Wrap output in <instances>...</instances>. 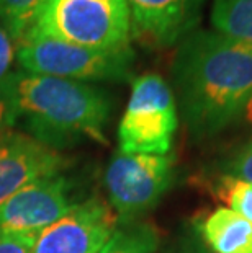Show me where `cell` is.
<instances>
[{"label":"cell","mask_w":252,"mask_h":253,"mask_svg":"<svg viewBox=\"0 0 252 253\" xmlns=\"http://www.w3.org/2000/svg\"><path fill=\"white\" fill-rule=\"evenodd\" d=\"M25 36L52 38L92 49L128 47L130 8L126 0H46Z\"/></svg>","instance_id":"3"},{"label":"cell","mask_w":252,"mask_h":253,"mask_svg":"<svg viewBox=\"0 0 252 253\" xmlns=\"http://www.w3.org/2000/svg\"><path fill=\"white\" fill-rule=\"evenodd\" d=\"M18 121L17 106H15L13 90L10 84V77L7 75L0 82V136L12 131L15 123Z\"/></svg>","instance_id":"17"},{"label":"cell","mask_w":252,"mask_h":253,"mask_svg":"<svg viewBox=\"0 0 252 253\" xmlns=\"http://www.w3.org/2000/svg\"><path fill=\"white\" fill-rule=\"evenodd\" d=\"M241 120H243L248 126H252V96L249 98L248 105H246V110H244L243 118H241Z\"/></svg>","instance_id":"21"},{"label":"cell","mask_w":252,"mask_h":253,"mask_svg":"<svg viewBox=\"0 0 252 253\" xmlns=\"http://www.w3.org/2000/svg\"><path fill=\"white\" fill-rule=\"evenodd\" d=\"M213 28L252 44V0H213Z\"/></svg>","instance_id":"12"},{"label":"cell","mask_w":252,"mask_h":253,"mask_svg":"<svg viewBox=\"0 0 252 253\" xmlns=\"http://www.w3.org/2000/svg\"><path fill=\"white\" fill-rule=\"evenodd\" d=\"M17 61L23 72L95 82L131 80L135 52L131 46L120 49H92L45 36H25L17 42Z\"/></svg>","instance_id":"4"},{"label":"cell","mask_w":252,"mask_h":253,"mask_svg":"<svg viewBox=\"0 0 252 253\" xmlns=\"http://www.w3.org/2000/svg\"><path fill=\"white\" fill-rule=\"evenodd\" d=\"M179 111L172 88L157 74L133 80V90L118 127L120 150L125 154L165 155L172 149Z\"/></svg>","instance_id":"5"},{"label":"cell","mask_w":252,"mask_h":253,"mask_svg":"<svg viewBox=\"0 0 252 253\" xmlns=\"http://www.w3.org/2000/svg\"><path fill=\"white\" fill-rule=\"evenodd\" d=\"M159 237L151 225L128 222L115 229L100 253H155Z\"/></svg>","instance_id":"13"},{"label":"cell","mask_w":252,"mask_h":253,"mask_svg":"<svg viewBox=\"0 0 252 253\" xmlns=\"http://www.w3.org/2000/svg\"><path fill=\"white\" fill-rule=\"evenodd\" d=\"M15 57V47L12 38L7 35L3 26L0 25V82L10 74V66Z\"/></svg>","instance_id":"18"},{"label":"cell","mask_w":252,"mask_h":253,"mask_svg":"<svg viewBox=\"0 0 252 253\" xmlns=\"http://www.w3.org/2000/svg\"><path fill=\"white\" fill-rule=\"evenodd\" d=\"M174 181V159L170 155L125 154L111 157L105 171L110 206L118 222H135L160 201Z\"/></svg>","instance_id":"6"},{"label":"cell","mask_w":252,"mask_h":253,"mask_svg":"<svg viewBox=\"0 0 252 253\" xmlns=\"http://www.w3.org/2000/svg\"><path fill=\"white\" fill-rule=\"evenodd\" d=\"M46 0H0V25L18 42L30 30L31 23Z\"/></svg>","instance_id":"14"},{"label":"cell","mask_w":252,"mask_h":253,"mask_svg":"<svg viewBox=\"0 0 252 253\" xmlns=\"http://www.w3.org/2000/svg\"><path fill=\"white\" fill-rule=\"evenodd\" d=\"M223 176L252 183V141L239 145L223 160Z\"/></svg>","instance_id":"16"},{"label":"cell","mask_w":252,"mask_h":253,"mask_svg":"<svg viewBox=\"0 0 252 253\" xmlns=\"http://www.w3.org/2000/svg\"><path fill=\"white\" fill-rule=\"evenodd\" d=\"M200 237L213 253H252V224L228 208H218L205 219Z\"/></svg>","instance_id":"11"},{"label":"cell","mask_w":252,"mask_h":253,"mask_svg":"<svg viewBox=\"0 0 252 253\" xmlns=\"http://www.w3.org/2000/svg\"><path fill=\"white\" fill-rule=\"evenodd\" d=\"M35 242L0 234V253H33Z\"/></svg>","instance_id":"20"},{"label":"cell","mask_w":252,"mask_h":253,"mask_svg":"<svg viewBox=\"0 0 252 253\" xmlns=\"http://www.w3.org/2000/svg\"><path fill=\"white\" fill-rule=\"evenodd\" d=\"M131 38L151 47H169L195 30L206 0H126Z\"/></svg>","instance_id":"10"},{"label":"cell","mask_w":252,"mask_h":253,"mask_svg":"<svg viewBox=\"0 0 252 253\" xmlns=\"http://www.w3.org/2000/svg\"><path fill=\"white\" fill-rule=\"evenodd\" d=\"M219 198L229 204V209L252 224V183L223 176L218 185Z\"/></svg>","instance_id":"15"},{"label":"cell","mask_w":252,"mask_h":253,"mask_svg":"<svg viewBox=\"0 0 252 253\" xmlns=\"http://www.w3.org/2000/svg\"><path fill=\"white\" fill-rule=\"evenodd\" d=\"M71 206L69 183L62 175L38 180L0 204V234L36 244L38 237Z\"/></svg>","instance_id":"7"},{"label":"cell","mask_w":252,"mask_h":253,"mask_svg":"<svg viewBox=\"0 0 252 253\" xmlns=\"http://www.w3.org/2000/svg\"><path fill=\"white\" fill-rule=\"evenodd\" d=\"M18 120H25L31 136L57 149L82 137L106 144L103 129L111 103L105 91L87 82L51 75L10 72Z\"/></svg>","instance_id":"2"},{"label":"cell","mask_w":252,"mask_h":253,"mask_svg":"<svg viewBox=\"0 0 252 253\" xmlns=\"http://www.w3.org/2000/svg\"><path fill=\"white\" fill-rule=\"evenodd\" d=\"M172 84L190 136H218L243 118L252 96V44L216 30H194L175 49Z\"/></svg>","instance_id":"1"},{"label":"cell","mask_w":252,"mask_h":253,"mask_svg":"<svg viewBox=\"0 0 252 253\" xmlns=\"http://www.w3.org/2000/svg\"><path fill=\"white\" fill-rule=\"evenodd\" d=\"M165 253H210V250L206 249V245L203 244L200 237L194 234H185L175 242L172 249Z\"/></svg>","instance_id":"19"},{"label":"cell","mask_w":252,"mask_h":253,"mask_svg":"<svg viewBox=\"0 0 252 253\" xmlns=\"http://www.w3.org/2000/svg\"><path fill=\"white\" fill-rule=\"evenodd\" d=\"M69 160L30 134L8 131L0 136V204L31 183L61 175Z\"/></svg>","instance_id":"9"},{"label":"cell","mask_w":252,"mask_h":253,"mask_svg":"<svg viewBox=\"0 0 252 253\" xmlns=\"http://www.w3.org/2000/svg\"><path fill=\"white\" fill-rule=\"evenodd\" d=\"M118 217L110 204L90 198L69 211L43 232L33 253H100L113 235Z\"/></svg>","instance_id":"8"}]
</instances>
